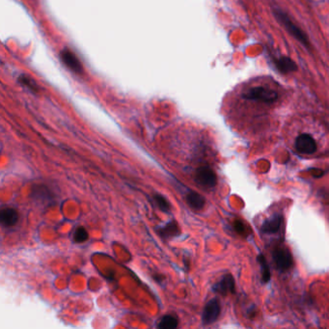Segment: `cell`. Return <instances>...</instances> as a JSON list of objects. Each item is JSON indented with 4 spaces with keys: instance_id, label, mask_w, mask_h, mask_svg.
Masks as SVG:
<instances>
[{
    "instance_id": "6",
    "label": "cell",
    "mask_w": 329,
    "mask_h": 329,
    "mask_svg": "<svg viewBox=\"0 0 329 329\" xmlns=\"http://www.w3.org/2000/svg\"><path fill=\"white\" fill-rule=\"evenodd\" d=\"M220 314V304L217 299H211L205 306L202 315V322L204 325L213 324L219 317Z\"/></svg>"
},
{
    "instance_id": "7",
    "label": "cell",
    "mask_w": 329,
    "mask_h": 329,
    "mask_svg": "<svg viewBox=\"0 0 329 329\" xmlns=\"http://www.w3.org/2000/svg\"><path fill=\"white\" fill-rule=\"evenodd\" d=\"M61 59L63 63L69 69H71L73 72H75L77 74L82 73L83 68L82 63L79 60V58L77 57V55L73 51H71L70 49L66 48V49H64L62 51Z\"/></svg>"
},
{
    "instance_id": "2",
    "label": "cell",
    "mask_w": 329,
    "mask_h": 329,
    "mask_svg": "<svg viewBox=\"0 0 329 329\" xmlns=\"http://www.w3.org/2000/svg\"><path fill=\"white\" fill-rule=\"evenodd\" d=\"M243 98L249 101H257L265 103H273L277 101L278 94L272 89L265 87H253L243 95Z\"/></svg>"
},
{
    "instance_id": "10",
    "label": "cell",
    "mask_w": 329,
    "mask_h": 329,
    "mask_svg": "<svg viewBox=\"0 0 329 329\" xmlns=\"http://www.w3.org/2000/svg\"><path fill=\"white\" fill-rule=\"evenodd\" d=\"M282 224V216L280 214H274L267 219L262 225V231L266 234L276 233Z\"/></svg>"
},
{
    "instance_id": "17",
    "label": "cell",
    "mask_w": 329,
    "mask_h": 329,
    "mask_svg": "<svg viewBox=\"0 0 329 329\" xmlns=\"http://www.w3.org/2000/svg\"><path fill=\"white\" fill-rule=\"evenodd\" d=\"M154 200L156 201L157 205L159 206V207L164 211V212H168L170 210V203L169 201L165 198L164 196H163L162 194H155L154 195Z\"/></svg>"
},
{
    "instance_id": "5",
    "label": "cell",
    "mask_w": 329,
    "mask_h": 329,
    "mask_svg": "<svg viewBox=\"0 0 329 329\" xmlns=\"http://www.w3.org/2000/svg\"><path fill=\"white\" fill-rule=\"evenodd\" d=\"M295 149L299 153L312 155L317 151L318 146H317L315 139L310 134L302 133L299 136H297V138L295 140Z\"/></svg>"
},
{
    "instance_id": "8",
    "label": "cell",
    "mask_w": 329,
    "mask_h": 329,
    "mask_svg": "<svg viewBox=\"0 0 329 329\" xmlns=\"http://www.w3.org/2000/svg\"><path fill=\"white\" fill-rule=\"evenodd\" d=\"M0 221L3 226H14L19 221V213L14 208H11V207L4 208L0 212Z\"/></svg>"
},
{
    "instance_id": "18",
    "label": "cell",
    "mask_w": 329,
    "mask_h": 329,
    "mask_svg": "<svg viewBox=\"0 0 329 329\" xmlns=\"http://www.w3.org/2000/svg\"><path fill=\"white\" fill-rule=\"evenodd\" d=\"M20 82H21L23 85L27 86V87H28L29 89H31V90H35V88H36V84L33 82V81H32L31 79L25 77V76H21V78H20Z\"/></svg>"
},
{
    "instance_id": "4",
    "label": "cell",
    "mask_w": 329,
    "mask_h": 329,
    "mask_svg": "<svg viewBox=\"0 0 329 329\" xmlns=\"http://www.w3.org/2000/svg\"><path fill=\"white\" fill-rule=\"evenodd\" d=\"M273 261L278 269L282 271L288 270L293 265L291 253L287 248L280 247L273 252Z\"/></svg>"
},
{
    "instance_id": "12",
    "label": "cell",
    "mask_w": 329,
    "mask_h": 329,
    "mask_svg": "<svg viewBox=\"0 0 329 329\" xmlns=\"http://www.w3.org/2000/svg\"><path fill=\"white\" fill-rule=\"evenodd\" d=\"M186 202L187 204L189 205L190 207H192L193 209L195 210H200L202 209L205 204H206V201H205V198L200 195L199 193L197 192H194V191H191L187 194L186 196Z\"/></svg>"
},
{
    "instance_id": "19",
    "label": "cell",
    "mask_w": 329,
    "mask_h": 329,
    "mask_svg": "<svg viewBox=\"0 0 329 329\" xmlns=\"http://www.w3.org/2000/svg\"><path fill=\"white\" fill-rule=\"evenodd\" d=\"M235 229L236 231L241 234V235H245L246 233V227H245V224L241 221H236L235 222Z\"/></svg>"
},
{
    "instance_id": "13",
    "label": "cell",
    "mask_w": 329,
    "mask_h": 329,
    "mask_svg": "<svg viewBox=\"0 0 329 329\" xmlns=\"http://www.w3.org/2000/svg\"><path fill=\"white\" fill-rule=\"evenodd\" d=\"M275 66L282 74H288L291 72H295L297 69L296 64L290 58L286 57V56H282L279 59H277L275 61Z\"/></svg>"
},
{
    "instance_id": "14",
    "label": "cell",
    "mask_w": 329,
    "mask_h": 329,
    "mask_svg": "<svg viewBox=\"0 0 329 329\" xmlns=\"http://www.w3.org/2000/svg\"><path fill=\"white\" fill-rule=\"evenodd\" d=\"M178 326H179V321L177 317L173 315H166L159 322L158 328L162 329H177Z\"/></svg>"
},
{
    "instance_id": "15",
    "label": "cell",
    "mask_w": 329,
    "mask_h": 329,
    "mask_svg": "<svg viewBox=\"0 0 329 329\" xmlns=\"http://www.w3.org/2000/svg\"><path fill=\"white\" fill-rule=\"evenodd\" d=\"M258 262L261 266V270H262V277H263V281L265 283H268V281L270 280V271L268 268V263L266 258L264 257V255H259L258 257Z\"/></svg>"
},
{
    "instance_id": "1",
    "label": "cell",
    "mask_w": 329,
    "mask_h": 329,
    "mask_svg": "<svg viewBox=\"0 0 329 329\" xmlns=\"http://www.w3.org/2000/svg\"><path fill=\"white\" fill-rule=\"evenodd\" d=\"M274 14L276 19L280 21L281 24H283V26L287 29V31L293 38L300 41L302 44L308 46L309 41L306 34L297 25H295L294 22H292V21L288 18V15H286L281 10H274Z\"/></svg>"
},
{
    "instance_id": "16",
    "label": "cell",
    "mask_w": 329,
    "mask_h": 329,
    "mask_svg": "<svg viewBox=\"0 0 329 329\" xmlns=\"http://www.w3.org/2000/svg\"><path fill=\"white\" fill-rule=\"evenodd\" d=\"M88 232L84 227H79L77 228V230L75 231L74 234V241L78 244H82L84 242H86L88 240Z\"/></svg>"
},
{
    "instance_id": "11",
    "label": "cell",
    "mask_w": 329,
    "mask_h": 329,
    "mask_svg": "<svg viewBox=\"0 0 329 329\" xmlns=\"http://www.w3.org/2000/svg\"><path fill=\"white\" fill-rule=\"evenodd\" d=\"M180 227L176 221H170L165 226L159 229V234L164 239H172L180 235Z\"/></svg>"
},
{
    "instance_id": "9",
    "label": "cell",
    "mask_w": 329,
    "mask_h": 329,
    "mask_svg": "<svg viewBox=\"0 0 329 329\" xmlns=\"http://www.w3.org/2000/svg\"><path fill=\"white\" fill-rule=\"evenodd\" d=\"M213 289L223 295L235 291V280L231 274L224 275L221 280L213 287Z\"/></svg>"
},
{
    "instance_id": "3",
    "label": "cell",
    "mask_w": 329,
    "mask_h": 329,
    "mask_svg": "<svg viewBox=\"0 0 329 329\" xmlns=\"http://www.w3.org/2000/svg\"><path fill=\"white\" fill-rule=\"evenodd\" d=\"M195 181L198 185L203 187L211 188L217 184V177L215 172L211 168L207 166H203L196 171Z\"/></svg>"
}]
</instances>
